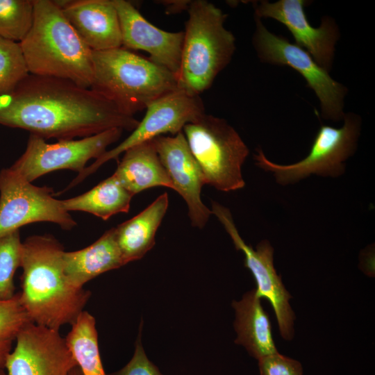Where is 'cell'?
<instances>
[{"instance_id": "cell-1", "label": "cell", "mask_w": 375, "mask_h": 375, "mask_svg": "<svg viewBox=\"0 0 375 375\" xmlns=\"http://www.w3.org/2000/svg\"><path fill=\"white\" fill-rule=\"evenodd\" d=\"M139 122L91 88L69 81L29 74L0 96V124L44 140L85 138L119 128L133 131Z\"/></svg>"}, {"instance_id": "cell-2", "label": "cell", "mask_w": 375, "mask_h": 375, "mask_svg": "<svg viewBox=\"0 0 375 375\" xmlns=\"http://www.w3.org/2000/svg\"><path fill=\"white\" fill-rule=\"evenodd\" d=\"M64 251L48 234L32 235L22 242L20 303L32 322L57 331L75 322L91 296L90 291L69 281Z\"/></svg>"}, {"instance_id": "cell-3", "label": "cell", "mask_w": 375, "mask_h": 375, "mask_svg": "<svg viewBox=\"0 0 375 375\" xmlns=\"http://www.w3.org/2000/svg\"><path fill=\"white\" fill-rule=\"evenodd\" d=\"M32 27L19 43L29 74L91 88L92 51L64 15L57 1L33 0Z\"/></svg>"}, {"instance_id": "cell-4", "label": "cell", "mask_w": 375, "mask_h": 375, "mask_svg": "<svg viewBox=\"0 0 375 375\" xmlns=\"http://www.w3.org/2000/svg\"><path fill=\"white\" fill-rule=\"evenodd\" d=\"M91 89L134 116L158 99L178 88L176 76L128 49L93 51Z\"/></svg>"}, {"instance_id": "cell-5", "label": "cell", "mask_w": 375, "mask_h": 375, "mask_svg": "<svg viewBox=\"0 0 375 375\" xmlns=\"http://www.w3.org/2000/svg\"><path fill=\"white\" fill-rule=\"evenodd\" d=\"M187 10L178 86L199 96L231 62L235 38L224 27L227 15L213 3L190 1Z\"/></svg>"}, {"instance_id": "cell-6", "label": "cell", "mask_w": 375, "mask_h": 375, "mask_svg": "<svg viewBox=\"0 0 375 375\" xmlns=\"http://www.w3.org/2000/svg\"><path fill=\"white\" fill-rule=\"evenodd\" d=\"M183 132L205 184L222 192L245 186L242 167L249 150L226 120L205 113L185 124Z\"/></svg>"}, {"instance_id": "cell-7", "label": "cell", "mask_w": 375, "mask_h": 375, "mask_svg": "<svg viewBox=\"0 0 375 375\" xmlns=\"http://www.w3.org/2000/svg\"><path fill=\"white\" fill-rule=\"evenodd\" d=\"M340 128L322 124L306 158L291 165H279L267 159L256 149V165L273 173L282 185L295 183L311 174L338 177L345 172L344 162L354 154L361 130V118L353 112L345 113Z\"/></svg>"}, {"instance_id": "cell-8", "label": "cell", "mask_w": 375, "mask_h": 375, "mask_svg": "<svg viewBox=\"0 0 375 375\" xmlns=\"http://www.w3.org/2000/svg\"><path fill=\"white\" fill-rule=\"evenodd\" d=\"M255 22L252 44L260 61L286 65L298 72L318 98L322 117L333 122L343 120L347 87L332 78L306 51L271 33L260 19L255 17Z\"/></svg>"}, {"instance_id": "cell-9", "label": "cell", "mask_w": 375, "mask_h": 375, "mask_svg": "<svg viewBox=\"0 0 375 375\" xmlns=\"http://www.w3.org/2000/svg\"><path fill=\"white\" fill-rule=\"evenodd\" d=\"M52 188L39 187L10 167L0 172V238L25 225L47 222L71 230L76 223L54 198Z\"/></svg>"}, {"instance_id": "cell-10", "label": "cell", "mask_w": 375, "mask_h": 375, "mask_svg": "<svg viewBox=\"0 0 375 375\" xmlns=\"http://www.w3.org/2000/svg\"><path fill=\"white\" fill-rule=\"evenodd\" d=\"M123 130L113 128L79 140H60L48 143L31 134L25 151L10 167L32 183L51 172L69 169L81 172L91 159H97L121 137Z\"/></svg>"}, {"instance_id": "cell-11", "label": "cell", "mask_w": 375, "mask_h": 375, "mask_svg": "<svg viewBox=\"0 0 375 375\" xmlns=\"http://www.w3.org/2000/svg\"><path fill=\"white\" fill-rule=\"evenodd\" d=\"M203 114L204 106L199 96L191 95L181 89L158 99L147 107L144 117L128 138L78 173L62 192L76 186L128 149L167 133L176 135L183 131L185 124L196 121Z\"/></svg>"}, {"instance_id": "cell-12", "label": "cell", "mask_w": 375, "mask_h": 375, "mask_svg": "<svg viewBox=\"0 0 375 375\" xmlns=\"http://www.w3.org/2000/svg\"><path fill=\"white\" fill-rule=\"evenodd\" d=\"M212 214L215 215L230 235L237 250L244 254V266L252 273L257 284L256 294L267 299L275 312L280 333L285 340L294 335L295 319L289 300L292 298L278 276L273 263L274 249L268 240L261 241L254 250L240 235L231 211L220 203L212 201Z\"/></svg>"}, {"instance_id": "cell-13", "label": "cell", "mask_w": 375, "mask_h": 375, "mask_svg": "<svg viewBox=\"0 0 375 375\" xmlns=\"http://www.w3.org/2000/svg\"><path fill=\"white\" fill-rule=\"evenodd\" d=\"M76 365L59 331L31 322L18 333L5 368L7 375H69Z\"/></svg>"}, {"instance_id": "cell-14", "label": "cell", "mask_w": 375, "mask_h": 375, "mask_svg": "<svg viewBox=\"0 0 375 375\" xmlns=\"http://www.w3.org/2000/svg\"><path fill=\"white\" fill-rule=\"evenodd\" d=\"M306 0L256 1L255 17L272 18L283 25L292 33L295 44L306 51L315 61L327 72L333 66L335 44L340 38L339 27L329 16H324L319 27H313L304 12Z\"/></svg>"}, {"instance_id": "cell-15", "label": "cell", "mask_w": 375, "mask_h": 375, "mask_svg": "<svg viewBox=\"0 0 375 375\" xmlns=\"http://www.w3.org/2000/svg\"><path fill=\"white\" fill-rule=\"evenodd\" d=\"M152 140L173 190L187 204L192 226L203 228L212 214L201 200V188L205 185L203 176L183 132L171 136L160 135Z\"/></svg>"}, {"instance_id": "cell-16", "label": "cell", "mask_w": 375, "mask_h": 375, "mask_svg": "<svg viewBox=\"0 0 375 375\" xmlns=\"http://www.w3.org/2000/svg\"><path fill=\"white\" fill-rule=\"evenodd\" d=\"M112 1L119 17L122 47L147 52L150 60L172 72L178 79L184 32L162 30L148 22L129 1Z\"/></svg>"}, {"instance_id": "cell-17", "label": "cell", "mask_w": 375, "mask_h": 375, "mask_svg": "<svg viewBox=\"0 0 375 375\" xmlns=\"http://www.w3.org/2000/svg\"><path fill=\"white\" fill-rule=\"evenodd\" d=\"M84 43L93 51L122 47V33L112 0L57 1Z\"/></svg>"}, {"instance_id": "cell-18", "label": "cell", "mask_w": 375, "mask_h": 375, "mask_svg": "<svg viewBox=\"0 0 375 375\" xmlns=\"http://www.w3.org/2000/svg\"><path fill=\"white\" fill-rule=\"evenodd\" d=\"M65 274L76 288H83L91 279L117 269L124 262L117 245L114 228L106 231L90 246L74 251H64Z\"/></svg>"}, {"instance_id": "cell-19", "label": "cell", "mask_w": 375, "mask_h": 375, "mask_svg": "<svg viewBox=\"0 0 375 375\" xmlns=\"http://www.w3.org/2000/svg\"><path fill=\"white\" fill-rule=\"evenodd\" d=\"M124 153L112 175L133 195L156 187L173 190L152 140L136 144Z\"/></svg>"}, {"instance_id": "cell-20", "label": "cell", "mask_w": 375, "mask_h": 375, "mask_svg": "<svg viewBox=\"0 0 375 375\" xmlns=\"http://www.w3.org/2000/svg\"><path fill=\"white\" fill-rule=\"evenodd\" d=\"M238 337L235 342L243 345L258 360L277 353L268 314L264 310L256 289L244 294L240 301H233Z\"/></svg>"}, {"instance_id": "cell-21", "label": "cell", "mask_w": 375, "mask_h": 375, "mask_svg": "<svg viewBox=\"0 0 375 375\" xmlns=\"http://www.w3.org/2000/svg\"><path fill=\"white\" fill-rule=\"evenodd\" d=\"M169 206L163 193L133 218L114 228L124 264L142 258L155 244L156 231Z\"/></svg>"}, {"instance_id": "cell-22", "label": "cell", "mask_w": 375, "mask_h": 375, "mask_svg": "<svg viewBox=\"0 0 375 375\" xmlns=\"http://www.w3.org/2000/svg\"><path fill=\"white\" fill-rule=\"evenodd\" d=\"M133 196L111 175L85 193L61 201L69 212L82 211L107 220L117 213L128 212Z\"/></svg>"}, {"instance_id": "cell-23", "label": "cell", "mask_w": 375, "mask_h": 375, "mask_svg": "<svg viewBox=\"0 0 375 375\" xmlns=\"http://www.w3.org/2000/svg\"><path fill=\"white\" fill-rule=\"evenodd\" d=\"M65 339L82 375H106L100 357L96 321L91 314L83 310Z\"/></svg>"}, {"instance_id": "cell-24", "label": "cell", "mask_w": 375, "mask_h": 375, "mask_svg": "<svg viewBox=\"0 0 375 375\" xmlns=\"http://www.w3.org/2000/svg\"><path fill=\"white\" fill-rule=\"evenodd\" d=\"M33 18V0H0V38L20 43Z\"/></svg>"}, {"instance_id": "cell-25", "label": "cell", "mask_w": 375, "mask_h": 375, "mask_svg": "<svg viewBox=\"0 0 375 375\" xmlns=\"http://www.w3.org/2000/svg\"><path fill=\"white\" fill-rule=\"evenodd\" d=\"M31 322L20 303L19 293L10 300L0 301V369L5 368L18 333Z\"/></svg>"}, {"instance_id": "cell-26", "label": "cell", "mask_w": 375, "mask_h": 375, "mask_svg": "<svg viewBox=\"0 0 375 375\" xmlns=\"http://www.w3.org/2000/svg\"><path fill=\"white\" fill-rule=\"evenodd\" d=\"M22 242L19 230L0 238V301L15 296V274L21 267Z\"/></svg>"}, {"instance_id": "cell-27", "label": "cell", "mask_w": 375, "mask_h": 375, "mask_svg": "<svg viewBox=\"0 0 375 375\" xmlns=\"http://www.w3.org/2000/svg\"><path fill=\"white\" fill-rule=\"evenodd\" d=\"M28 74L20 44L0 38V96L12 90Z\"/></svg>"}, {"instance_id": "cell-28", "label": "cell", "mask_w": 375, "mask_h": 375, "mask_svg": "<svg viewBox=\"0 0 375 375\" xmlns=\"http://www.w3.org/2000/svg\"><path fill=\"white\" fill-rule=\"evenodd\" d=\"M260 375H302L301 363L278 352L258 360Z\"/></svg>"}, {"instance_id": "cell-29", "label": "cell", "mask_w": 375, "mask_h": 375, "mask_svg": "<svg viewBox=\"0 0 375 375\" xmlns=\"http://www.w3.org/2000/svg\"><path fill=\"white\" fill-rule=\"evenodd\" d=\"M110 375H162L144 353L140 342V330L131 360L122 369Z\"/></svg>"}, {"instance_id": "cell-30", "label": "cell", "mask_w": 375, "mask_h": 375, "mask_svg": "<svg viewBox=\"0 0 375 375\" xmlns=\"http://www.w3.org/2000/svg\"><path fill=\"white\" fill-rule=\"evenodd\" d=\"M163 3L170 12H178L183 10H188L190 1H166Z\"/></svg>"}, {"instance_id": "cell-31", "label": "cell", "mask_w": 375, "mask_h": 375, "mask_svg": "<svg viewBox=\"0 0 375 375\" xmlns=\"http://www.w3.org/2000/svg\"><path fill=\"white\" fill-rule=\"evenodd\" d=\"M69 375H82L81 369L78 365H76L72 369Z\"/></svg>"}, {"instance_id": "cell-32", "label": "cell", "mask_w": 375, "mask_h": 375, "mask_svg": "<svg viewBox=\"0 0 375 375\" xmlns=\"http://www.w3.org/2000/svg\"><path fill=\"white\" fill-rule=\"evenodd\" d=\"M0 375H7V373L4 372L3 369H0Z\"/></svg>"}]
</instances>
